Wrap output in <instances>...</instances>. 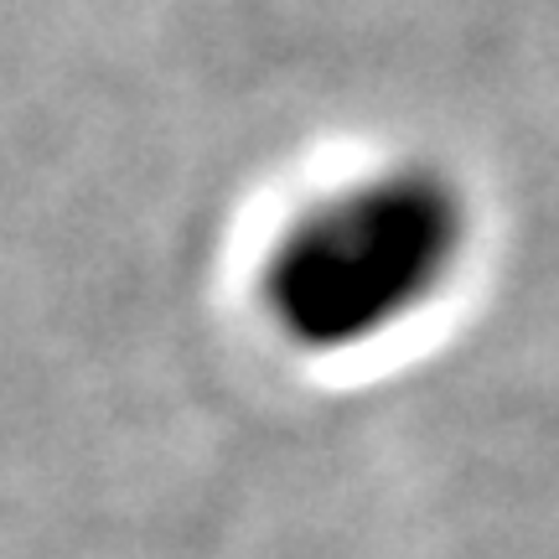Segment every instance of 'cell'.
Instances as JSON below:
<instances>
[{"label": "cell", "instance_id": "cell-1", "mask_svg": "<svg viewBox=\"0 0 559 559\" xmlns=\"http://www.w3.org/2000/svg\"><path fill=\"white\" fill-rule=\"evenodd\" d=\"M472 213L445 171L409 160L306 207L264 260L260 296L296 347L347 353L394 332L456 275Z\"/></svg>", "mask_w": 559, "mask_h": 559}]
</instances>
